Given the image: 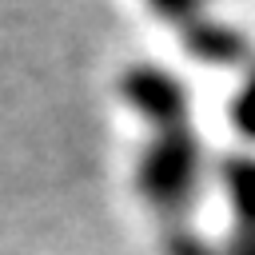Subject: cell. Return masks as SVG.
<instances>
[{
	"mask_svg": "<svg viewBox=\"0 0 255 255\" xmlns=\"http://www.w3.org/2000/svg\"><path fill=\"white\" fill-rule=\"evenodd\" d=\"M135 183H139L143 199L151 207H159L163 215L187 211L195 199V187H199V143L183 128L159 131L155 143H147V151L139 155Z\"/></svg>",
	"mask_w": 255,
	"mask_h": 255,
	"instance_id": "cell-1",
	"label": "cell"
},
{
	"mask_svg": "<svg viewBox=\"0 0 255 255\" xmlns=\"http://www.w3.org/2000/svg\"><path fill=\"white\" fill-rule=\"evenodd\" d=\"M124 100L147 120L155 124L159 131H171V128H183V116H187V88L171 76V72H159L155 64H139L124 76Z\"/></svg>",
	"mask_w": 255,
	"mask_h": 255,
	"instance_id": "cell-2",
	"label": "cell"
},
{
	"mask_svg": "<svg viewBox=\"0 0 255 255\" xmlns=\"http://www.w3.org/2000/svg\"><path fill=\"white\" fill-rule=\"evenodd\" d=\"M187 48L207 60V64H235L243 52H247V40L235 32V28H223V24H199L187 32Z\"/></svg>",
	"mask_w": 255,
	"mask_h": 255,
	"instance_id": "cell-3",
	"label": "cell"
},
{
	"mask_svg": "<svg viewBox=\"0 0 255 255\" xmlns=\"http://www.w3.org/2000/svg\"><path fill=\"white\" fill-rule=\"evenodd\" d=\"M227 199L243 227H255V159H227Z\"/></svg>",
	"mask_w": 255,
	"mask_h": 255,
	"instance_id": "cell-4",
	"label": "cell"
},
{
	"mask_svg": "<svg viewBox=\"0 0 255 255\" xmlns=\"http://www.w3.org/2000/svg\"><path fill=\"white\" fill-rule=\"evenodd\" d=\"M231 120L239 124V131H243V135H251V139H255V76L243 84L239 100L231 104Z\"/></svg>",
	"mask_w": 255,
	"mask_h": 255,
	"instance_id": "cell-5",
	"label": "cell"
},
{
	"mask_svg": "<svg viewBox=\"0 0 255 255\" xmlns=\"http://www.w3.org/2000/svg\"><path fill=\"white\" fill-rule=\"evenodd\" d=\"M163 20H191L199 8H203V0H147Z\"/></svg>",
	"mask_w": 255,
	"mask_h": 255,
	"instance_id": "cell-6",
	"label": "cell"
}]
</instances>
